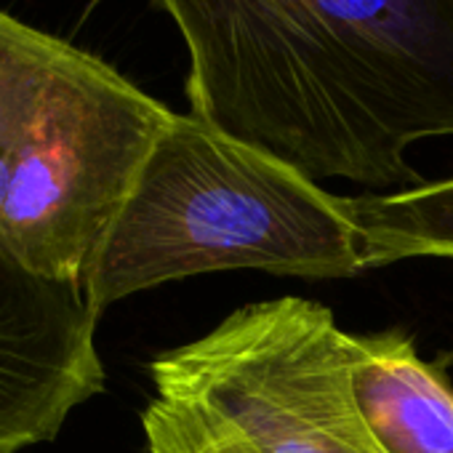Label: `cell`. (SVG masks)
<instances>
[{
  "instance_id": "cell-1",
  "label": "cell",
  "mask_w": 453,
  "mask_h": 453,
  "mask_svg": "<svg viewBox=\"0 0 453 453\" xmlns=\"http://www.w3.org/2000/svg\"><path fill=\"white\" fill-rule=\"evenodd\" d=\"M187 49L189 115L312 181L426 184L453 136V0H150Z\"/></svg>"
},
{
  "instance_id": "cell-2",
  "label": "cell",
  "mask_w": 453,
  "mask_h": 453,
  "mask_svg": "<svg viewBox=\"0 0 453 453\" xmlns=\"http://www.w3.org/2000/svg\"><path fill=\"white\" fill-rule=\"evenodd\" d=\"M219 270L347 280L365 259L344 195L176 112L83 275L86 299L102 315L131 294Z\"/></svg>"
},
{
  "instance_id": "cell-3",
  "label": "cell",
  "mask_w": 453,
  "mask_h": 453,
  "mask_svg": "<svg viewBox=\"0 0 453 453\" xmlns=\"http://www.w3.org/2000/svg\"><path fill=\"white\" fill-rule=\"evenodd\" d=\"M173 118L102 57L0 9V251L83 283Z\"/></svg>"
},
{
  "instance_id": "cell-4",
  "label": "cell",
  "mask_w": 453,
  "mask_h": 453,
  "mask_svg": "<svg viewBox=\"0 0 453 453\" xmlns=\"http://www.w3.org/2000/svg\"><path fill=\"white\" fill-rule=\"evenodd\" d=\"M328 307L280 296L152 357L147 453H384L349 387Z\"/></svg>"
},
{
  "instance_id": "cell-5",
  "label": "cell",
  "mask_w": 453,
  "mask_h": 453,
  "mask_svg": "<svg viewBox=\"0 0 453 453\" xmlns=\"http://www.w3.org/2000/svg\"><path fill=\"white\" fill-rule=\"evenodd\" d=\"M96 323L83 283L0 251V453L54 440L78 405L104 392Z\"/></svg>"
},
{
  "instance_id": "cell-6",
  "label": "cell",
  "mask_w": 453,
  "mask_h": 453,
  "mask_svg": "<svg viewBox=\"0 0 453 453\" xmlns=\"http://www.w3.org/2000/svg\"><path fill=\"white\" fill-rule=\"evenodd\" d=\"M355 405L384 453H453V384L400 331L347 336Z\"/></svg>"
},
{
  "instance_id": "cell-7",
  "label": "cell",
  "mask_w": 453,
  "mask_h": 453,
  "mask_svg": "<svg viewBox=\"0 0 453 453\" xmlns=\"http://www.w3.org/2000/svg\"><path fill=\"white\" fill-rule=\"evenodd\" d=\"M344 203L357 224L365 270L421 257L453 262V179Z\"/></svg>"
}]
</instances>
